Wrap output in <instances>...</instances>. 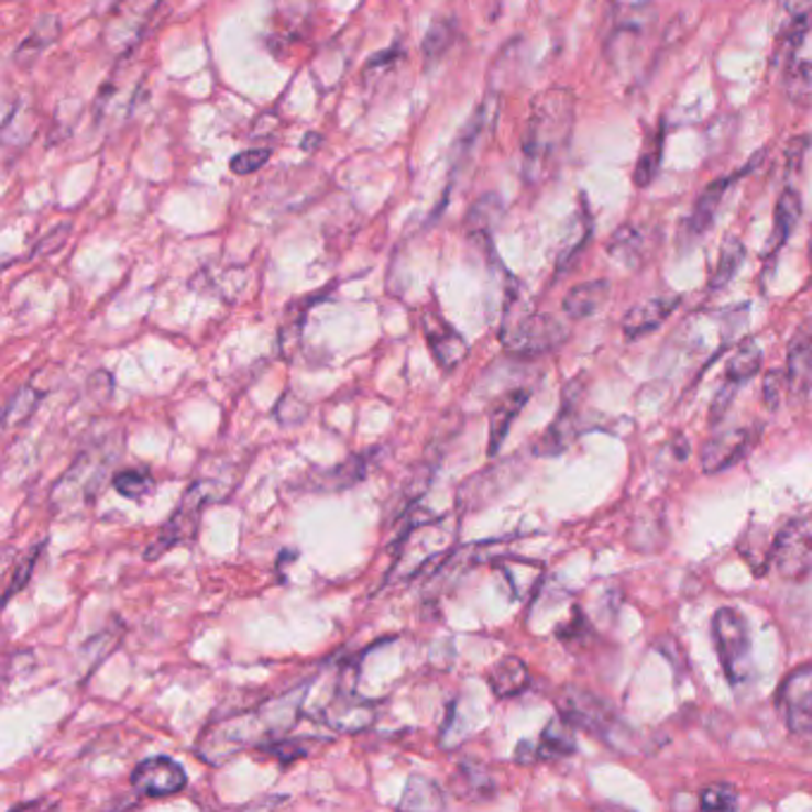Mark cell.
<instances>
[{"mask_svg":"<svg viewBox=\"0 0 812 812\" xmlns=\"http://www.w3.org/2000/svg\"><path fill=\"white\" fill-rule=\"evenodd\" d=\"M132 787L146 799H167L186 789L184 767L167 756L141 760L132 772Z\"/></svg>","mask_w":812,"mask_h":812,"instance_id":"obj_11","label":"cell"},{"mask_svg":"<svg viewBox=\"0 0 812 812\" xmlns=\"http://www.w3.org/2000/svg\"><path fill=\"white\" fill-rule=\"evenodd\" d=\"M458 41V24L456 20H434L429 32L425 34L423 41V57L427 65L439 63L441 57L453 48V43Z\"/></svg>","mask_w":812,"mask_h":812,"instance_id":"obj_28","label":"cell"},{"mask_svg":"<svg viewBox=\"0 0 812 812\" xmlns=\"http://www.w3.org/2000/svg\"><path fill=\"white\" fill-rule=\"evenodd\" d=\"M112 486L120 496L139 501L153 491V476L143 470H122L112 476Z\"/></svg>","mask_w":812,"mask_h":812,"instance_id":"obj_34","label":"cell"},{"mask_svg":"<svg viewBox=\"0 0 812 812\" xmlns=\"http://www.w3.org/2000/svg\"><path fill=\"white\" fill-rule=\"evenodd\" d=\"M215 491H217L215 482L210 480H200L194 486H188L182 503L177 505V511H174L172 517L165 522V527L161 529V534H157V539L151 541L143 558L157 560V558H163L169 548L194 541L202 507H206L210 501H217Z\"/></svg>","mask_w":812,"mask_h":812,"instance_id":"obj_5","label":"cell"},{"mask_svg":"<svg viewBox=\"0 0 812 812\" xmlns=\"http://www.w3.org/2000/svg\"><path fill=\"white\" fill-rule=\"evenodd\" d=\"M787 91L791 100H808L812 96V63L795 61L789 67Z\"/></svg>","mask_w":812,"mask_h":812,"instance_id":"obj_36","label":"cell"},{"mask_svg":"<svg viewBox=\"0 0 812 812\" xmlns=\"http://www.w3.org/2000/svg\"><path fill=\"white\" fill-rule=\"evenodd\" d=\"M736 386H738V382L727 380V382H724V386L720 388V394H717V398H715V403H713V415H715L717 419H720L724 413H727V405H729V403H732V398H734Z\"/></svg>","mask_w":812,"mask_h":812,"instance_id":"obj_43","label":"cell"},{"mask_svg":"<svg viewBox=\"0 0 812 812\" xmlns=\"http://www.w3.org/2000/svg\"><path fill=\"white\" fill-rule=\"evenodd\" d=\"M677 306H679V296H660V298L644 300L625 315L622 331H625L627 339L646 337V333L656 331L667 320V317L677 310Z\"/></svg>","mask_w":812,"mask_h":812,"instance_id":"obj_15","label":"cell"},{"mask_svg":"<svg viewBox=\"0 0 812 812\" xmlns=\"http://www.w3.org/2000/svg\"><path fill=\"white\" fill-rule=\"evenodd\" d=\"M770 562L787 582H803L812 570V517L789 519L770 548Z\"/></svg>","mask_w":812,"mask_h":812,"instance_id":"obj_8","label":"cell"},{"mask_svg":"<svg viewBox=\"0 0 812 812\" xmlns=\"http://www.w3.org/2000/svg\"><path fill=\"white\" fill-rule=\"evenodd\" d=\"M374 703L355 693L353 687H339L333 699L322 710V722L337 734H360L374 724Z\"/></svg>","mask_w":812,"mask_h":812,"instance_id":"obj_10","label":"cell"},{"mask_svg":"<svg viewBox=\"0 0 812 812\" xmlns=\"http://www.w3.org/2000/svg\"><path fill=\"white\" fill-rule=\"evenodd\" d=\"M736 789L729 784H710L701 793V808L705 810H732L736 805Z\"/></svg>","mask_w":812,"mask_h":812,"instance_id":"obj_41","label":"cell"},{"mask_svg":"<svg viewBox=\"0 0 812 812\" xmlns=\"http://www.w3.org/2000/svg\"><path fill=\"white\" fill-rule=\"evenodd\" d=\"M607 298H611V284L605 279L584 282L570 288L562 300V310L572 320H586V317L596 315L605 306Z\"/></svg>","mask_w":812,"mask_h":812,"instance_id":"obj_16","label":"cell"},{"mask_svg":"<svg viewBox=\"0 0 812 812\" xmlns=\"http://www.w3.org/2000/svg\"><path fill=\"white\" fill-rule=\"evenodd\" d=\"M446 795L437 781L425 775H410L398 801V810H443Z\"/></svg>","mask_w":812,"mask_h":812,"instance_id":"obj_23","label":"cell"},{"mask_svg":"<svg viewBox=\"0 0 812 812\" xmlns=\"http://www.w3.org/2000/svg\"><path fill=\"white\" fill-rule=\"evenodd\" d=\"M577 750L572 736V724L562 715L548 724L541 734V744L536 748V758H564Z\"/></svg>","mask_w":812,"mask_h":812,"instance_id":"obj_27","label":"cell"},{"mask_svg":"<svg viewBox=\"0 0 812 812\" xmlns=\"http://www.w3.org/2000/svg\"><path fill=\"white\" fill-rule=\"evenodd\" d=\"M662 141H665V132L660 127L658 132L646 141L639 161H636V167H634L636 186L644 188V186H650V182L656 179V174L660 169V161H662Z\"/></svg>","mask_w":812,"mask_h":812,"instance_id":"obj_32","label":"cell"},{"mask_svg":"<svg viewBox=\"0 0 812 812\" xmlns=\"http://www.w3.org/2000/svg\"><path fill=\"white\" fill-rule=\"evenodd\" d=\"M43 546H46V541L36 544V546H34L32 550H29V553L18 562V570H14V577L10 579V586H8V591H6V603L14 596V593L22 591V589L26 586L29 577H32V572H34V568H36V560H39V558H41V553H43Z\"/></svg>","mask_w":812,"mask_h":812,"instance_id":"obj_37","label":"cell"},{"mask_svg":"<svg viewBox=\"0 0 812 812\" xmlns=\"http://www.w3.org/2000/svg\"><path fill=\"white\" fill-rule=\"evenodd\" d=\"M577 122V98L564 86L536 94L522 139V177L527 184H541L560 165L568 151Z\"/></svg>","mask_w":812,"mask_h":812,"instance_id":"obj_1","label":"cell"},{"mask_svg":"<svg viewBox=\"0 0 812 812\" xmlns=\"http://www.w3.org/2000/svg\"><path fill=\"white\" fill-rule=\"evenodd\" d=\"M425 333H427V343L431 348L434 360L439 362L441 370L451 372L468 358V341L462 339L451 325H446L441 317H431V320H427Z\"/></svg>","mask_w":812,"mask_h":812,"instance_id":"obj_14","label":"cell"},{"mask_svg":"<svg viewBox=\"0 0 812 812\" xmlns=\"http://www.w3.org/2000/svg\"><path fill=\"white\" fill-rule=\"evenodd\" d=\"M762 365V351L756 341H744L736 348V353L727 362V380L734 382H746L753 374H758Z\"/></svg>","mask_w":812,"mask_h":812,"instance_id":"obj_31","label":"cell"},{"mask_svg":"<svg viewBox=\"0 0 812 812\" xmlns=\"http://www.w3.org/2000/svg\"><path fill=\"white\" fill-rule=\"evenodd\" d=\"M801 212H803L801 196L795 194L793 188H784V194L779 196L777 208H775L772 237H770V241H767V249H765L767 255L779 253L781 245H784L787 239L791 237V231L795 229V224H799Z\"/></svg>","mask_w":812,"mask_h":812,"instance_id":"obj_19","label":"cell"},{"mask_svg":"<svg viewBox=\"0 0 812 812\" xmlns=\"http://www.w3.org/2000/svg\"><path fill=\"white\" fill-rule=\"evenodd\" d=\"M118 639H120V634L108 629L103 634L94 636V639H89V644L81 648V658L89 662V672L94 670V667L100 665V660L108 656V652L112 650V646H118Z\"/></svg>","mask_w":812,"mask_h":812,"instance_id":"obj_39","label":"cell"},{"mask_svg":"<svg viewBox=\"0 0 812 812\" xmlns=\"http://www.w3.org/2000/svg\"><path fill=\"white\" fill-rule=\"evenodd\" d=\"M646 234L634 224H625L619 227L611 243H607V255H611L617 265L625 267H639L644 263L646 255Z\"/></svg>","mask_w":812,"mask_h":812,"instance_id":"obj_22","label":"cell"},{"mask_svg":"<svg viewBox=\"0 0 812 812\" xmlns=\"http://www.w3.org/2000/svg\"><path fill=\"white\" fill-rule=\"evenodd\" d=\"M564 339H568V327L558 317L519 308L517 298L507 300L501 325V343L507 351L519 355H539L553 351Z\"/></svg>","mask_w":812,"mask_h":812,"instance_id":"obj_2","label":"cell"},{"mask_svg":"<svg viewBox=\"0 0 812 812\" xmlns=\"http://www.w3.org/2000/svg\"><path fill=\"white\" fill-rule=\"evenodd\" d=\"M744 257H746V249H744L742 241H738L736 237H729L727 241H724L722 249H720L717 265L713 270V277H710V286H713V288L727 286L736 277V272L742 270Z\"/></svg>","mask_w":812,"mask_h":812,"instance_id":"obj_30","label":"cell"},{"mask_svg":"<svg viewBox=\"0 0 812 812\" xmlns=\"http://www.w3.org/2000/svg\"><path fill=\"white\" fill-rule=\"evenodd\" d=\"M61 34V20L55 14H43L32 26V32L24 36V41L14 51V65H32L36 57L53 46V41Z\"/></svg>","mask_w":812,"mask_h":812,"instance_id":"obj_20","label":"cell"},{"mask_svg":"<svg viewBox=\"0 0 812 812\" xmlns=\"http://www.w3.org/2000/svg\"><path fill=\"white\" fill-rule=\"evenodd\" d=\"M781 384H784V380H781L779 372L767 374V380H765V400H767V405H770V408H777L779 400H781V388H779Z\"/></svg>","mask_w":812,"mask_h":812,"instance_id":"obj_42","label":"cell"},{"mask_svg":"<svg viewBox=\"0 0 812 812\" xmlns=\"http://www.w3.org/2000/svg\"><path fill=\"white\" fill-rule=\"evenodd\" d=\"M756 443H758V429H753V427L724 431L720 434V437H713L703 446V453H701L703 470L707 474L727 470L736 465L738 460H744Z\"/></svg>","mask_w":812,"mask_h":812,"instance_id":"obj_13","label":"cell"},{"mask_svg":"<svg viewBox=\"0 0 812 812\" xmlns=\"http://www.w3.org/2000/svg\"><path fill=\"white\" fill-rule=\"evenodd\" d=\"M529 670L527 665L515 656H507L491 667L489 687L498 695V699H515L529 687Z\"/></svg>","mask_w":812,"mask_h":812,"instance_id":"obj_18","label":"cell"},{"mask_svg":"<svg viewBox=\"0 0 812 812\" xmlns=\"http://www.w3.org/2000/svg\"><path fill=\"white\" fill-rule=\"evenodd\" d=\"M272 157L270 149H251V151H241L234 157H231L229 169L239 174V177H245V174H255L257 169H263Z\"/></svg>","mask_w":812,"mask_h":812,"instance_id":"obj_38","label":"cell"},{"mask_svg":"<svg viewBox=\"0 0 812 812\" xmlns=\"http://www.w3.org/2000/svg\"><path fill=\"white\" fill-rule=\"evenodd\" d=\"M265 742L267 734L263 722H260L257 710H251V713L212 722L200 736L198 756L210 765H224L237 753L251 746L260 748Z\"/></svg>","mask_w":812,"mask_h":812,"instance_id":"obj_3","label":"cell"},{"mask_svg":"<svg viewBox=\"0 0 812 812\" xmlns=\"http://www.w3.org/2000/svg\"><path fill=\"white\" fill-rule=\"evenodd\" d=\"M322 141V136L320 134H315V139H310V141H303V149H315L317 146V143H320Z\"/></svg>","mask_w":812,"mask_h":812,"instance_id":"obj_44","label":"cell"},{"mask_svg":"<svg viewBox=\"0 0 812 812\" xmlns=\"http://www.w3.org/2000/svg\"><path fill=\"white\" fill-rule=\"evenodd\" d=\"M560 715L568 720L572 727L584 729L596 738H603L611 746L619 748L617 734L622 729V722L615 715V710L607 705L596 693L584 689H568L558 701Z\"/></svg>","mask_w":812,"mask_h":812,"instance_id":"obj_6","label":"cell"},{"mask_svg":"<svg viewBox=\"0 0 812 812\" xmlns=\"http://www.w3.org/2000/svg\"><path fill=\"white\" fill-rule=\"evenodd\" d=\"M789 386L803 391L812 382V331L801 329L789 343Z\"/></svg>","mask_w":812,"mask_h":812,"instance_id":"obj_24","label":"cell"},{"mask_svg":"<svg viewBox=\"0 0 812 812\" xmlns=\"http://www.w3.org/2000/svg\"><path fill=\"white\" fill-rule=\"evenodd\" d=\"M372 458H374V451L372 453H365V456L348 458L345 465L331 468L325 474L317 476V480L310 484L312 491H343L348 486L358 484L360 480H365Z\"/></svg>","mask_w":812,"mask_h":812,"instance_id":"obj_25","label":"cell"},{"mask_svg":"<svg viewBox=\"0 0 812 812\" xmlns=\"http://www.w3.org/2000/svg\"><path fill=\"white\" fill-rule=\"evenodd\" d=\"M529 400V391L527 388H517V391H511V394H505L498 403L496 408H493L491 413V419H489V453L496 456L501 443L505 441L507 431H511V425L513 419L519 415V410L525 408V403Z\"/></svg>","mask_w":812,"mask_h":812,"instance_id":"obj_17","label":"cell"},{"mask_svg":"<svg viewBox=\"0 0 812 812\" xmlns=\"http://www.w3.org/2000/svg\"><path fill=\"white\" fill-rule=\"evenodd\" d=\"M503 200L496 194H486L474 202L468 215V229L472 237H486L503 220Z\"/></svg>","mask_w":812,"mask_h":812,"instance_id":"obj_29","label":"cell"},{"mask_svg":"<svg viewBox=\"0 0 812 812\" xmlns=\"http://www.w3.org/2000/svg\"><path fill=\"white\" fill-rule=\"evenodd\" d=\"M120 456L122 451H120V446L114 443V439H108L103 443L89 448V451H84L63 480L55 484L53 501L61 505L75 503V501L77 503L89 501L94 493H98L100 484L106 482L112 462Z\"/></svg>","mask_w":812,"mask_h":812,"instance_id":"obj_4","label":"cell"},{"mask_svg":"<svg viewBox=\"0 0 812 812\" xmlns=\"http://www.w3.org/2000/svg\"><path fill=\"white\" fill-rule=\"evenodd\" d=\"M589 237H591V212L586 208V200L582 198V208L572 215V220L568 224V234H564L562 239L560 253H558V270L568 267L572 260L582 253Z\"/></svg>","mask_w":812,"mask_h":812,"instance_id":"obj_26","label":"cell"},{"mask_svg":"<svg viewBox=\"0 0 812 812\" xmlns=\"http://www.w3.org/2000/svg\"><path fill=\"white\" fill-rule=\"evenodd\" d=\"M732 177L727 179H717L710 186H705V191L699 196V200H695L693 206V212L689 217L687 222V229L691 237H703L705 231L710 229V224L715 222V212L720 208V202L724 198V194H727V188L732 186Z\"/></svg>","mask_w":812,"mask_h":812,"instance_id":"obj_21","label":"cell"},{"mask_svg":"<svg viewBox=\"0 0 812 812\" xmlns=\"http://www.w3.org/2000/svg\"><path fill=\"white\" fill-rule=\"evenodd\" d=\"M163 0H120L110 14L106 39L114 48H132L146 32L149 22L155 18V10Z\"/></svg>","mask_w":812,"mask_h":812,"instance_id":"obj_12","label":"cell"},{"mask_svg":"<svg viewBox=\"0 0 812 812\" xmlns=\"http://www.w3.org/2000/svg\"><path fill=\"white\" fill-rule=\"evenodd\" d=\"M458 779L460 781H465V784H468V789L465 791H470L468 793V799H472V801H476V799H489V795L493 793V784H491V779H489V775L486 772H482L480 770V767H470V765H462L460 767V772H458Z\"/></svg>","mask_w":812,"mask_h":812,"instance_id":"obj_40","label":"cell"},{"mask_svg":"<svg viewBox=\"0 0 812 812\" xmlns=\"http://www.w3.org/2000/svg\"><path fill=\"white\" fill-rule=\"evenodd\" d=\"M713 639L722 670L732 684H742L750 674V641L744 617L732 607H720L713 617Z\"/></svg>","mask_w":812,"mask_h":812,"instance_id":"obj_7","label":"cell"},{"mask_svg":"<svg viewBox=\"0 0 812 812\" xmlns=\"http://www.w3.org/2000/svg\"><path fill=\"white\" fill-rule=\"evenodd\" d=\"M41 400V394L36 388L32 386H22L18 394H14L10 400H8V408H6V427H12L14 423H22V419H26L29 415L34 413V408Z\"/></svg>","mask_w":812,"mask_h":812,"instance_id":"obj_35","label":"cell"},{"mask_svg":"<svg viewBox=\"0 0 812 812\" xmlns=\"http://www.w3.org/2000/svg\"><path fill=\"white\" fill-rule=\"evenodd\" d=\"M315 746V738L308 736L306 742L303 738H296V736H282V738H274V742L260 746V750H265L267 756L277 758L279 762H294L298 758H306L310 756V750Z\"/></svg>","mask_w":812,"mask_h":812,"instance_id":"obj_33","label":"cell"},{"mask_svg":"<svg viewBox=\"0 0 812 812\" xmlns=\"http://www.w3.org/2000/svg\"><path fill=\"white\" fill-rule=\"evenodd\" d=\"M779 713L793 734H812V665H801L781 681Z\"/></svg>","mask_w":812,"mask_h":812,"instance_id":"obj_9","label":"cell"}]
</instances>
